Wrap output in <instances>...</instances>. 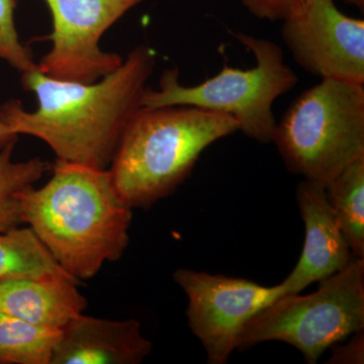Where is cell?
Masks as SVG:
<instances>
[{"mask_svg": "<svg viewBox=\"0 0 364 364\" xmlns=\"http://www.w3.org/2000/svg\"><path fill=\"white\" fill-rule=\"evenodd\" d=\"M156 58L147 46L129 53L121 66L95 82L60 80L39 69L23 72L21 85L38 100L0 105V119L14 133L44 141L57 159L109 169L124 127L141 107Z\"/></svg>", "mask_w": 364, "mask_h": 364, "instance_id": "obj_1", "label": "cell"}, {"mask_svg": "<svg viewBox=\"0 0 364 364\" xmlns=\"http://www.w3.org/2000/svg\"><path fill=\"white\" fill-rule=\"evenodd\" d=\"M39 188L21 195V218L60 267L74 279H93L123 257L130 242L133 208L109 169L56 159Z\"/></svg>", "mask_w": 364, "mask_h": 364, "instance_id": "obj_2", "label": "cell"}, {"mask_svg": "<svg viewBox=\"0 0 364 364\" xmlns=\"http://www.w3.org/2000/svg\"><path fill=\"white\" fill-rule=\"evenodd\" d=\"M238 131L233 117L221 112L140 107L124 127L109 171L132 208H150L191 176L208 146Z\"/></svg>", "mask_w": 364, "mask_h": 364, "instance_id": "obj_3", "label": "cell"}, {"mask_svg": "<svg viewBox=\"0 0 364 364\" xmlns=\"http://www.w3.org/2000/svg\"><path fill=\"white\" fill-rule=\"evenodd\" d=\"M232 35L252 53L253 68L243 70L225 64L219 73L193 86L181 85L176 67L166 69L157 90L144 91L141 107L191 105L221 112L233 117L244 135L256 142L272 143L277 124L273 105L298 85V76L272 41L243 33Z\"/></svg>", "mask_w": 364, "mask_h": 364, "instance_id": "obj_4", "label": "cell"}, {"mask_svg": "<svg viewBox=\"0 0 364 364\" xmlns=\"http://www.w3.org/2000/svg\"><path fill=\"white\" fill-rule=\"evenodd\" d=\"M272 143L289 172L325 186L364 156V85L321 79L289 105Z\"/></svg>", "mask_w": 364, "mask_h": 364, "instance_id": "obj_5", "label": "cell"}, {"mask_svg": "<svg viewBox=\"0 0 364 364\" xmlns=\"http://www.w3.org/2000/svg\"><path fill=\"white\" fill-rule=\"evenodd\" d=\"M306 296L286 294L261 310L242 329L236 349L268 341L298 349L316 363L333 345L364 329V258L321 280Z\"/></svg>", "mask_w": 364, "mask_h": 364, "instance_id": "obj_6", "label": "cell"}, {"mask_svg": "<svg viewBox=\"0 0 364 364\" xmlns=\"http://www.w3.org/2000/svg\"><path fill=\"white\" fill-rule=\"evenodd\" d=\"M52 16L51 48L38 69L60 80L95 82L124 59L100 48L107 30L146 0H44Z\"/></svg>", "mask_w": 364, "mask_h": 364, "instance_id": "obj_7", "label": "cell"}, {"mask_svg": "<svg viewBox=\"0 0 364 364\" xmlns=\"http://www.w3.org/2000/svg\"><path fill=\"white\" fill-rule=\"evenodd\" d=\"M173 279L188 296L189 329L200 340L210 364L226 363L249 321L287 294L282 284L260 286L184 268L174 272Z\"/></svg>", "mask_w": 364, "mask_h": 364, "instance_id": "obj_8", "label": "cell"}, {"mask_svg": "<svg viewBox=\"0 0 364 364\" xmlns=\"http://www.w3.org/2000/svg\"><path fill=\"white\" fill-rule=\"evenodd\" d=\"M282 37L308 73L364 85V21L342 13L334 0H310L282 21Z\"/></svg>", "mask_w": 364, "mask_h": 364, "instance_id": "obj_9", "label": "cell"}, {"mask_svg": "<svg viewBox=\"0 0 364 364\" xmlns=\"http://www.w3.org/2000/svg\"><path fill=\"white\" fill-rule=\"evenodd\" d=\"M296 200L305 224V243L293 272L282 282L287 294H299L346 267L354 256L333 214L325 186L304 179Z\"/></svg>", "mask_w": 364, "mask_h": 364, "instance_id": "obj_10", "label": "cell"}, {"mask_svg": "<svg viewBox=\"0 0 364 364\" xmlns=\"http://www.w3.org/2000/svg\"><path fill=\"white\" fill-rule=\"evenodd\" d=\"M152 351L136 318L77 316L62 330L51 364H139Z\"/></svg>", "mask_w": 364, "mask_h": 364, "instance_id": "obj_11", "label": "cell"}, {"mask_svg": "<svg viewBox=\"0 0 364 364\" xmlns=\"http://www.w3.org/2000/svg\"><path fill=\"white\" fill-rule=\"evenodd\" d=\"M79 284L67 272L0 282V311L33 324L63 330L87 308Z\"/></svg>", "mask_w": 364, "mask_h": 364, "instance_id": "obj_12", "label": "cell"}, {"mask_svg": "<svg viewBox=\"0 0 364 364\" xmlns=\"http://www.w3.org/2000/svg\"><path fill=\"white\" fill-rule=\"evenodd\" d=\"M325 193L352 254L364 258V156L326 184Z\"/></svg>", "mask_w": 364, "mask_h": 364, "instance_id": "obj_13", "label": "cell"}, {"mask_svg": "<svg viewBox=\"0 0 364 364\" xmlns=\"http://www.w3.org/2000/svg\"><path fill=\"white\" fill-rule=\"evenodd\" d=\"M66 272L30 227L0 232V282Z\"/></svg>", "mask_w": 364, "mask_h": 364, "instance_id": "obj_14", "label": "cell"}, {"mask_svg": "<svg viewBox=\"0 0 364 364\" xmlns=\"http://www.w3.org/2000/svg\"><path fill=\"white\" fill-rule=\"evenodd\" d=\"M61 335L0 311V364H51Z\"/></svg>", "mask_w": 364, "mask_h": 364, "instance_id": "obj_15", "label": "cell"}, {"mask_svg": "<svg viewBox=\"0 0 364 364\" xmlns=\"http://www.w3.org/2000/svg\"><path fill=\"white\" fill-rule=\"evenodd\" d=\"M16 144L0 150V232L23 224L21 193L51 171L52 164L41 158H31L25 161L14 160Z\"/></svg>", "mask_w": 364, "mask_h": 364, "instance_id": "obj_16", "label": "cell"}, {"mask_svg": "<svg viewBox=\"0 0 364 364\" xmlns=\"http://www.w3.org/2000/svg\"><path fill=\"white\" fill-rule=\"evenodd\" d=\"M16 0H0V60L23 72L38 68L32 49L21 42L16 21Z\"/></svg>", "mask_w": 364, "mask_h": 364, "instance_id": "obj_17", "label": "cell"}, {"mask_svg": "<svg viewBox=\"0 0 364 364\" xmlns=\"http://www.w3.org/2000/svg\"><path fill=\"white\" fill-rule=\"evenodd\" d=\"M258 20L282 21L298 13L310 0H240Z\"/></svg>", "mask_w": 364, "mask_h": 364, "instance_id": "obj_18", "label": "cell"}, {"mask_svg": "<svg viewBox=\"0 0 364 364\" xmlns=\"http://www.w3.org/2000/svg\"><path fill=\"white\" fill-rule=\"evenodd\" d=\"M338 344V343H337ZM329 364L364 363V329L354 333L353 338L344 345H333Z\"/></svg>", "mask_w": 364, "mask_h": 364, "instance_id": "obj_19", "label": "cell"}, {"mask_svg": "<svg viewBox=\"0 0 364 364\" xmlns=\"http://www.w3.org/2000/svg\"><path fill=\"white\" fill-rule=\"evenodd\" d=\"M18 135L11 130L9 124L0 119V150L6 146L18 142Z\"/></svg>", "mask_w": 364, "mask_h": 364, "instance_id": "obj_20", "label": "cell"}, {"mask_svg": "<svg viewBox=\"0 0 364 364\" xmlns=\"http://www.w3.org/2000/svg\"><path fill=\"white\" fill-rule=\"evenodd\" d=\"M345 2H346V4H351V6L358 7L359 11H361V13H363L364 0H345Z\"/></svg>", "mask_w": 364, "mask_h": 364, "instance_id": "obj_21", "label": "cell"}]
</instances>
